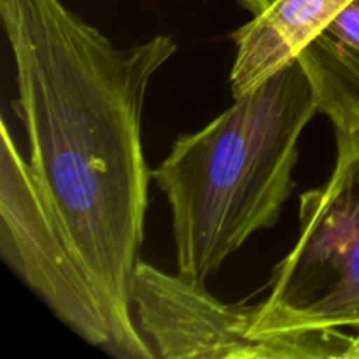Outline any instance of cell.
<instances>
[{"label":"cell","instance_id":"ba28073f","mask_svg":"<svg viewBox=\"0 0 359 359\" xmlns=\"http://www.w3.org/2000/svg\"><path fill=\"white\" fill-rule=\"evenodd\" d=\"M335 139H339V137H335ZM353 139H356L358 142H359V135H356V137H353Z\"/></svg>","mask_w":359,"mask_h":359},{"label":"cell","instance_id":"7a4b0ae2","mask_svg":"<svg viewBox=\"0 0 359 359\" xmlns=\"http://www.w3.org/2000/svg\"><path fill=\"white\" fill-rule=\"evenodd\" d=\"M318 112L294 60L174 140L151 175L170 207L177 273L205 284L256 231L279 221L294 189L300 139Z\"/></svg>","mask_w":359,"mask_h":359},{"label":"cell","instance_id":"277c9868","mask_svg":"<svg viewBox=\"0 0 359 359\" xmlns=\"http://www.w3.org/2000/svg\"><path fill=\"white\" fill-rule=\"evenodd\" d=\"M0 252L6 265L84 342L114 353V333L93 277L67 241L2 121Z\"/></svg>","mask_w":359,"mask_h":359},{"label":"cell","instance_id":"8992f818","mask_svg":"<svg viewBox=\"0 0 359 359\" xmlns=\"http://www.w3.org/2000/svg\"><path fill=\"white\" fill-rule=\"evenodd\" d=\"M252 14L231 34L233 98L256 90L302 51L354 0H237Z\"/></svg>","mask_w":359,"mask_h":359},{"label":"cell","instance_id":"52a82bcc","mask_svg":"<svg viewBox=\"0 0 359 359\" xmlns=\"http://www.w3.org/2000/svg\"><path fill=\"white\" fill-rule=\"evenodd\" d=\"M335 137L359 135V0L298 55Z\"/></svg>","mask_w":359,"mask_h":359},{"label":"cell","instance_id":"6da1fadb","mask_svg":"<svg viewBox=\"0 0 359 359\" xmlns=\"http://www.w3.org/2000/svg\"><path fill=\"white\" fill-rule=\"evenodd\" d=\"M0 20L28 163L97 284L114 333L112 356L158 358L132 309L153 179L142 112L151 81L177 42L161 34L119 48L62 0H0Z\"/></svg>","mask_w":359,"mask_h":359},{"label":"cell","instance_id":"3957f363","mask_svg":"<svg viewBox=\"0 0 359 359\" xmlns=\"http://www.w3.org/2000/svg\"><path fill=\"white\" fill-rule=\"evenodd\" d=\"M256 330L300 359H337L359 335V142L337 139L328 181L300 196V237L273 269Z\"/></svg>","mask_w":359,"mask_h":359},{"label":"cell","instance_id":"5b68a950","mask_svg":"<svg viewBox=\"0 0 359 359\" xmlns=\"http://www.w3.org/2000/svg\"><path fill=\"white\" fill-rule=\"evenodd\" d=\"M132 309L158 358L300 359L291 346L256 330L259 304H224L205 284L137 263Z\"/></svg>","mask_w":359,"mask_h":359}]
</instances>
